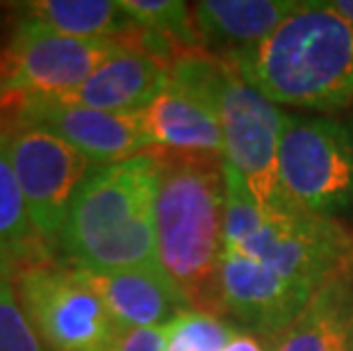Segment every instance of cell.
Instances as JSON below:
<instances>
[{"instance_id":"5b68a950","label":"cell","mask_w":353,"mask_h":351,"mask_svg":"<svg viewBox=\"0 0 353 351\" xmlns=\"http://www.w3.org/2000/svg\"><path fill=\"white\" fill-rule=\"evenodd\" d=\"M278 178L296 210L324 219L353 210V121L288 112Z\"/></svg>"},{"instance_id":"ac0fdd59","label":"cell","mask_w":353,"mask_h":351,"mask_svg":"<svg viewBox=\"0 0 353 351\" xmlns=\"http://www.w3.org/2000/svg\"><path fill=\"white\" fill-rule=\"evenodd\" d=\"M121 10L134 26L169 37L185 50H201L192 7L180 0H121Z\"/></svg>"},{"instance_id":"8992f818","label":"cell","mask_w":353,"mask_h":351,"mask_svg":"<svg viewBox=\"0 0 353 351\" xmlns=\"http://www.w3.org/2000/svg\"><path fill=\"white\" fill-rule=\"evenodd\" d=\"M12 285L28 322L48 351H114L119 328L73 267L50 260L12 270Z\"/></svg>"},{"instance_id":"7c38bea8","label":"cell","mask_w":353,"mask_h":351,"mask_svg":"<svg viewBox=\"0 0 353 351\" xmlns=\"http://www.w3.org/2000/svg\"><path fill=\"white\" fill-rule=\"evenodd\" d=\"M169 78L171 64L123 41L80 87L50 99L112 114H137L164 92Z\"/></svg>"},{"instance_id":"cb8c5ba5","label":"cell","mask_w":353,"mask_h":351,"mask_svg":"<svg viewBox=\"0 0 353 351\" xmlns=\"http://www.w3.org/2000/svg\"><path fill=\"white\" fill-rule=\"evenodd\" d=\"M3 96H5V92H3V87H0V103H3Z\"/></svg>"},{"instance_id":"2e32d148","label":"cell","mask_w":353,"mask_h":351,"mask_svg":"<svg viewBox=\"0 0 353 351\" xmlns=\"http://www.w3.org/2000/svg\"><path fill=\"white\" fill-rule=\"evenodd\" d=\"M50 251L30 223L21 185L10 158V126L0 114V265L21 267L48 260Z\"/></svg>"},{"instance_id":"4fadbf2b","label":"cell","mask_w":353,"mask_h":351,"mask_svg":"<svg viewBox=\"0 0 353 351\" xmlns=\"http://www.w3.org/2000/svg\"><path fill=\"white\" fill-rule=\"evenodd\" d=\"M76 274L99 297L119 333L167 326L176 315L192 308L176 283L162 272V267L117 272L76 270Z\"/></svg>"},{"instance_id":"7a4b0ae2","label":"cell","mask_w":353,"mask_h":351,"mask_svg":"<svg viewBox=\"0 0 353 351\" xmlns=\"http://www.w3.org/2000/svg\"><path fill=\"white\" fill-rule=\"evenodd\" d=\"M160 164L153 151L96 167L66 214L57 251L89 272L160 267L155 199Z\"/></svg>"},{"instance_id":"ffe728a7","label":"cell","mask_w":353,"mask_h":351,"mask_svg":"<svg viewBox=\"0 0 353 351\" xmlns=\"http://www.w3.org/2000/svg\"><path fill=\"white\" fill-rule=\"evenodd\" d=\"M0 351H48L28 322L5 265H0Z\"/></svg>"},{"instance_id":"d6986e66","label":"cell","mask_w":353,"mask_h":351,"mask_svg":"<svg viewBox=\"0 0 353 351\" xmlns=\"http://www.w3.org/2000/svg\"><path fill=\"white\" fill-rule=\"evenodd\" d=\"M226 317L201 310H183L167 324L164 351H223L235 333Z\"/></svg>"},{"instance_id":"8fae6325","label":"cell","mask_w":353,"mask_h":351,"mask_svg":"<svg viewBox=\"0 0 353 351\" xmlns=\"http://www.w3.org/2000/svg\"><path fill=\"white\" fill-rule=\"evenodd\" d=\"M219 297L228 322L244 331L276 338L301 315L314 294L290 283L262 260L223 246Z\"/></svg>"},{"instance_id":"9a60e30c","label":"cell","mask_w":353,"mask_h":351,"mask_svg":"<svg viewBox=\"0 0 353 351\" xmlns=\"http://www.w3.org/2000/svg\"><path fill=\"white\" fill-rule=\"evenodd\" d=\"M353 335V263L321 285L303 312L272 338V351H349Z\"/></svg>"},{"instance_id":"d4e9b609","label":"cell","mask_w":353,"mask_h":351,"mask_svg":"<svg viewBox=\"0 0 353 351\" xmlns=\"http://www.w3.org/2000/svg\"><path fill=\"white\" fill-rule=\"evenodd\" d=\"M349 351H353V335H351V349Z\"/></svg>"},{"instance_id":"44dd1931","label":"cell","mask_w":353,"mask_h":351,"mask_svg":"<svg viewBox=\"0 0 353 351\" xmlns=\"http://www.w3.org/2000/svg\"><path fill=\"white\" fill-rule=\"evenodd\" d=\"M164 345H167V326H148L121 333L114 351H164Z\"/></svg>"},{"instance_id":"5bb4252c","label":"cell","mask_w":353,"mask_h":351,"mask_svg":"<svg viewBox=\"0 0 353 351\" xmlns=\"http://www.w3.org/2000/svg\"><path fill=\"white\" fill-rule=\"evenodd\" d=\"M301 5V0H201L192 5V21L199 46L219 48L226 57L269 39Z\"/></svg>"},{"instance_id":"603a6c76","label":"cell","mask_w":353,"mask_h":351,"mask_svg":"<svg viewBox=\"0 0 353 351\" xmlns=\"http://www.w3.org/2000/svg\"><path fill=\"white\" fill-rule=\"evenodd\" d=\"M328 7L340 14L342 19H347L349 23H353V0H330Z\"/></svg>"},{"instance_id":"e0dca14e","label":"cell","mask_w":353,"mask_h":351,"mask_svg":"<svg viewBox=\"0 0 353 351\" xmlns=\"http://www.w3.org/2000/svg\"><path fill=\"white\" fill-rule=\"evenodd\" d=\"M21 12L78 39H123L137 28L114 0H37L21 5Z\"/></svg>"},{"instance_id":"7402d4cb","label":"cell","mask_w":353,"mask_h":351,"mask_svg":"<svg viewBox=\"0 0 353 351\" xmlns=\"http://www.w3.org/2000/svg\"><path fill=\"white\" fill-rule=\"evenodd\" d=\"M223 351H272V338L244 331V328L237 326Z\"/></svg>"},{"instance_id":"9c48e42d","label":"cell","mask_w":353,"mask_h":351,"mask_svg":"<svg viewBox=\"0 0 353 351\" xmlns=\"http://www.w3.org/2000/svg\"><path fill=\"white\" fill-rule=\"evenodd\" d=\"M0 114L12 126H37L76 146L94 167L153 151L141 114H112L59 103L50 96H3Z\"/></svg>"},{"instance_id":"30bf717a","label":"cell","mask_w":353,"mask_h":351,"mask_svg":"<svg viewBox=\"0 0 353 351\" xmlns=\"http://www.w3.org/2000/svg\"><path fill=\"white\" fill-rule=\"evenodd\" d=\"M199 53L201 50H185L171 64L169 85L139 112L141 126L155 151L223 160L219 114L203 85Z\"/></svg>"},{"instance_id":"277c9868","label":"cell","mask_w":353,"mask_h":351,"mask_svg":"<svg viewBox=\"0 0 353 351\" xmlns=\"http://www.w3.org/2000/svg\"><path fill=\"white\" fill-rule=\"evenodd\" d=\"M199 69L219 114L223 162L237 171L262 210L290 208L278 178V146L288 112L258 92L226 57L201 50Z\"/></svg>"},{"instance_id":"3957f363","label":"cell","mask_w":353,"mask_h":351,"mask_svg":"<svg viewBox=\"0 0 353 351\" xmlns=\"http://www.w3.org/2000/svg\"><path fill=\"white\" fill-rule=\"evenodd\" d=\"M226 59L278 108H353V23L328 3H303L269 39Z\"/></svg>"},{"instance_id":"ba28073f","label":"cell","mask_w":353,"mask_h":351,"mask_svg":"<svg viewBox=\"0 0 353 351\" xmlns=\"http://www.w3.org/2000/svg\"><path fill=\"white\" fill-rule=\"evenodd\" d=\"M121 43L59 34L21 12L5 53L0 87L5 96L66 94L80 87Z\"/></svg>"},{"instance_id":"6da1fadb","label":"cell","mask_w":353,"mask_h":351,"mask_svg":"<svg viewBox=\"0 0 353 351\" xmlns=\"http://www.w3.org/2000/svg\"><path fill=\"white\" fill-rule=\"evenodd\" d=\"M157 258L194 310L223 317L219 263L223 251V160L155 151Z\"/></svg>"},{"instance_id":"52a82bcc","label":"cell","mask_w":353,"mask_h":351,"mask_svg":"<svg viewBox=\"0 0 353 351\" xmlns=\"http://www.w3.org/2000/svg\"><path fill=\"white\" fill-rule=\"evenodd\" d=\"M7 126L12 167L23 192L30 223L43 246L55 251L73 199L96 167L55 132L10 121Z\"/></svg>"}]
</instances>
